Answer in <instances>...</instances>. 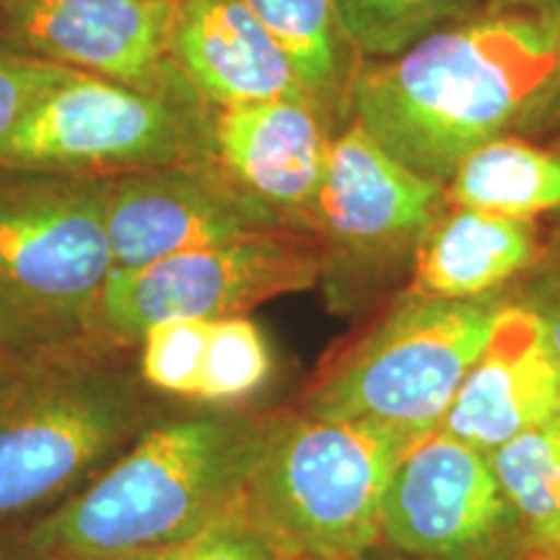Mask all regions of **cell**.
<instances>
[{
	"mask_svg": "<svg viewBox=\"0 0 560 560\" xmlns=\"http://www.w3.org/2000/svg\"><path fill=\"white\" fill-rule=\"evenodd\" d=\"M558 58L560 16L482 11L363 62L353 122L392 159L446 185L472 151L511 132Z\"/></svg>",
	"mask_w": 560,
	"mask_h": 560,
	"instance_id": "obj_1",
	"label": "cell"
},
{
	"mask_svg": "<svg viewBox=\"0 0 560 560\" xmlns=\"http://www.w3.org/2000/svg\"><path fill=\"white\" fill-rule=\"evenodd\" d=\"M265 416L185 402L16 535L39 560H125L185 545L244 506Z\"/></svg>",
	"mask_w": 560,
	"mask_h": 560,
	"instance_id": "obj_2",
	"label": "cell"
},
{
	"mask_svg": "<svg viewBox=\"0 0 560 560\" xmlns=\"http://www.w3.org/2000/svg\"><path fill=\"white\" fill-rule=\"evenodd\" d=\"M185 402L138 371V348L89 335L0 350V535L52 514Z\"/></svg>",
	"mask_w": 560,
	"mask_h": 560,
	"instance_id": "obj_3",
	"label": "cell"
},
{
	"mask_svg": "<svg viewBox=\"0 0 560 560\" xmlns=\"http://www.w3.org/2000/svg\"><path fill=\"white\" fill-rule=\"evenodd\" d=\"M431 431L270 410L244 509L289 560H348L382 542L387 482Z\"/></svg>",
	"mask_w": 560,
	"mask_h": 560,
	"instance_id": "obj_4",
	"label": "cell"
},
{
	"mask_svg": "<svg viewBox=\"0 0 560 560\" xmlns=\"http://www.w3.org/2000/svg\"><path fill=\"white\" fill-rule=\"evenodd\" d=\"M509 301V289L478 299L402 289L325 355L291 405L325 418L439 429Z\"/></svg>",
	"mask_w": 560,
	"mask_h": 560,
	"instance_id": "obj_5",
	"label": "cell"
},
{
	"mask_svg": "<svg viewBox=\"0 0 560 560\" xmlns=\"http://www.w3.org/2000/svg\"><path fill=\"white\" fill-rule=\"evenodd\" d=\"M109 179L0 166V350L94 335L112 276Z\"/></svg>",
	"mask_w": 560,
	"mask_h": 560,
	"instance_id": "obj_6",
	"label": "cell"
},
{
	"mask_svg": "<svg viewBox=\"0 0 560 560\" xmlns=\"http://www.w3.org/2000/svg\"><path fill=\"white\" fill-rule=\"evenodd\" d=\"M446 206L444 182L392 159L359 122L346 125L332 138L312 213L327 312L363 319L400 293Z\"/></svg>",
	"mask_w": 560,
	"mask_h": 560,
	"instance_id": "obj_7",
	"label": "cell"
},
{
	"mask_svg": "<svg viewBox=\"0 0 560 560\" xmlns=\"http://www.w3.org/2000/svg\"><path fill=\"white\" fill-rule=\"evenodd\" d=\"M213 109L70 70L0 143V166L104 179L202 166Z\"/></svg>",
	"mask_w": 560,
	"mask_h": 560,
	"instance_id": "obj_8",
	"label": "cell"
},
{
	"mask_svg": "<svg viewBox=\"0 0 560 560\" xmlns=\"http://www.w3.org/2000/svg\"><path fill=\"white\" fill-rule=\"evenodd\" d=\"M317 283L319 247L312 234L255 231L145 268L112 272L94 335L138 346L159 322L240 317L265 301L317 289Z\"/></svg>",
	"mask_w": 560,
	"mask_h": 560,
	"instance_id": "obj_9",
	"label": "cell"
},
{
	"mask_svg": "<svg viewBox=\"0 0 560 560\" xmlns=\"http://www.w3.org/2000/svg\"><path fill=\"white\" fill-rule=\"evenodd\" d=\"M382 542L416 560H529L490 454L433 429L384 490Z\"/></svg>",
	"mask_w": 560,
	"mask_h": 560,
	"instance_id": "obj_10",
	"label": "cell"
},
{
	"mask_svg": "<svg viewBox=\"0 0 560 560\" xmlns=\"http://www.w3.org/2000/svg\"><path fill=\"white\" fill-rule=\"evenodd\" d=\"M172 0H0V42L122 86L198 102L170 55ZM206 102V100H202Z\"/></svg>",
	"mask_w": 560,
	"mask_h": 560,
	"instance_id": "obj_11",
	"label": "cell"
},
{
	"mask_svg": "<svg viewBox=\"0 0 560 560\" xmlns=\"http://www.w3.org/2000/svg\"><path fill=\"white\" fill-rule=\"evenodd\" d=\"M335 136L338 132L310 102L215 107L210 164L272 226L312 234L314 202Z\"/></svg>",
	"mask_w": 560,
	"mask_h": 560,
	"instance_id": "obj_12",
	"label": "cell"
},
{
	"mask_svg": "<svg viewBox=\"0 0 560 560\" xmlns=\"http://www.w3.org/2000/svg\"><path fill=\"white\" fill-rule=\"evenodd\" d=\"M278 229L236 195L213 164L132 172L109 179L112 272Z\"/></svg>",
	"mask_w": 560,
	"mask_h": 560,
	"instance_id": "obj_13",
	"label": "cell"
},
{
	"mask_svg": "<svg viewBox=\"0 0 560 560\" xmlns=\"http://www.w3.org/2000/svg\"><path fill=\"white\" fill-rule=\"evenodd\" d=\"M560 416V361L527 306L509 301L439 431L493 454Z\"/></svg>",
	"mask_w": 560,
	"mask_h": 560,
	"instance_id": "obj_14",
	"label": "cell"
},
{
	"mask_svg": "<svg viewBox=\"0 0 560 560\" xmlns=\"http://www.w3.org/2000/svg\"><path fill=\"white\" fill-rule=\"evenodd\" d=\"M170 55L210 107L272 100L312 104L244 0H172Z\"/></svg>",
	"mask_w": 560,
	"mask_h": 560,
	"instance_id": "obj_15",
	"label": "cell"
},
{
	"mask_svg": "<svg viewBox=\"0 0 560 560\" xmlns=\"http://www.w3.org/2000/svg\"><path fill=\"white\" fill-rule=\"evenodd\" d=\"M537 219L446 206L420 244L405 291L431 299H478L509 289L540 255Z\"/></svg>",
	"mask_w": 560,
	"mask_h": 560,
	"instance_id": "obj_16",
	"label": "cell"
},
{
	"mask_svg": "<svg viewBox=\"0 0 560 560\" xmlns=\"http://www.w3.org/2000/svg\"><path fill=\"white\" fill-rule=\"evenodd\" d=\"M291 62L293 73L335 132L353 122V83L363 55L335 0H244Z\"/></svg>",
	"mask_w": 560,
	"mask_h": 560,
	"instance_id": "obj_17",
	"label": "cell"
},
{
	"mask_svg": "<svg viewBox=\"0 0 560 560\" xmlns=\"http://www.w3.org/2000/svg\"><path fill=\"white\" fill-rule=\"evenodd\" d=\"M446 202L514 219L560 213V145L511 132L493 138L457 166Z\"/></svg>",
	"mask_w": 560,
	"mask_h": 560,
	"instance_id": "obj_18",
	"label": "cell"
},
{
	"mask_svg": "<svg viewBox=\"0 0 560 560\" xmlns=\"http://www.w3.org/2000/svg\"><path fill=\"white\" fill-rule=\"evenodd\" d=\"M529 560H560V416L490 454Z\"/></svg>",
	"mask_w": 560,
	"mask_h": 560,
	"instance_id": "obj_19",
	"label": "cell"
},
{
	"mask_svg": "<svg viewBox=\"0 0 560 560\" xmlns=\"http://www.w3.org/2000/svg\"><path fill=\"white\" fill-rule=\"evenodd\" d=\"M363 60L402 52L425 34L486 11L490 0H335Z\"/></svg>",
	"mask_w": 560,
	"mask_h": 560,
	"instance_id": "obj_20",
	"label": "cell"
},
{
	"mask_svg": "<svg viewBox=\"0 0 560 560\" xmlns=\"http://www.w3.org/2000/svg\"><path fill=\"white\" fill-rule=\"evenodd\" d=\"M272 376V350L247 314L210 319L198 405H242Z\"/></svg>",
	"mask_w": 560,
	"mask_h": 560,
	"instance_id": "obj_21",
	"label": "cell"
},
{
	"mask_svg": "<svg viewBox=\"0 0 560 560\" xmlns=\"http://www.w3.org/2000/svg\"><path fill=\"white\" fill-rule=\"evenodd\" d=\"M210 319H166L138 340V371L161 395L198 405Z\"/></svg>",
	"mask_w": 560,
	"mask_h": 560,
	"instance_id": "obj_22",
	"label": "cell"
},
{
	"mask_svg": "<svg viewBox=\"0 0 560 560\" xmlns=\"http://www.w3.org/2000/svg\"><path fill=\"white\" fill-rule=\"evenodd\" d=\"M170 560H289L257 527L247 509L231 511L192 540L170 550Z\"/></svg>",
	"mask_w": 560,
	"mask_h": 560,
	"instance_id": "obj_23",
	"label": "cell"
},
{
	"mask_svg": "<svg viewBox=\"0 0 560 560\" xmlns=\"http://www.w3.org/2000/svg\"><path fill=\"white\" fill-rule=\"evenodd\" d=\"M70 68L34 60L0 42V143L24 120V115L52 86L66 79Z\"/></svg>",
	"mask_w": 560,
	"mask_h": 560,
	"instance_id": "obj_24",
	"label": "cell"
},
{
	"mask_svg": "<svg viewBox=\"0 0 560 560\" xmlns=\"http://www.w3.org/2000/svg\"><path fill=\"white\" fill-rule=\"evenodd\" d=\"M509 296L542 322L560 361V221L545 229L540 255L509 285Z\"/></svg>",
	"mask_w": 560,
	"mask_h": 560,
	"instance_id": "obj_25",
	"label": "cell"
},
{
	"mask_svg": "<svg viewBox=\"0 0 560 560\" xmlns=\"http://www.w3.org/2000/svg\"><path fill=\"white\" fill-rule=\"evenodd\" d=\"M511 136L540 140V143L560 138V58L550 79L532 96V102L524 107L520 120L514 122Z\"/></svg>",
	"mask_w": 560,
	"mask_h": 560,
	"instance_id": "obj_26",
	"label": "cell"
},
{
	"mask_svg": "<svg viewBox=\"0 0 560 560\" xmlns=\"http://www.w3.org/2000/svg\"><path fill=\"white\" fill-rule=\"evenodd\" d=\"M486 11H524L560 16V0H490Z\"/></svg>",
	"mask_w": 560,
	"mask_h": 560,
	"instance_id": "obj_27",
	"label": "cell"
},
{
	"mask_svg": "<svg viewBox=\"0 0 560 560\" xmlns=\"http://www.w3.org/2000/svg\"><path fill=\"white\" fill-rule=\"evenodd\" d=\"M0 560H39L34 552L21 542L16 532H3L0 535Z\"/></svg>",
	"mask_w": 560,
	"mask_h": 560,
	"instance_id": "obj_28",
	"label": "cell"
},
{
	"mask_svg": "<svg viewBox=\"0 0 560 560\" xmlns=\"http://www.w3.org/2000/svg\"><path fill=\"white\" fill-rule=\"evenodd\" d=\"M348 560H416V558L405 556V552H400V550H392L384 542H380V545H374V548L363 550V552H359V556H353Z\"/></svg>",
	"mask_w": 560,
	"mask_h": 560,
	"instance_id": "obj_29",
	"label": "cell"
},
{
	"mask_svg": "<svg viewBox=\"0 0 560 560\" xmlns=\"http://www.w3.org/2000/svg\"><path fill=\"white\" fill-rule=\"evenodd\" d=\"M125 560H170V550H161V552H145V556L125 558Z\"/></svg>",
	"mask_w": 560,
	"mask_h": 560,
	"instance_id": "obj_30",
	"label": "cell"
},
{
	"mask_svg": "<svg viewBox=\"0 0 560 560\" xmlns=\"http://www.w3.org/2000/svg\"><path fill=\"white\" fill-rule=\"evenodd\" d=\"M548 143H558V145H560V138H556V140H548Z\"/></svg>",
	"mask_w": 560,
	"mask_h": 560,
	"instance_id": "obj_31",
	"label": "cell"
}]
</instances>
